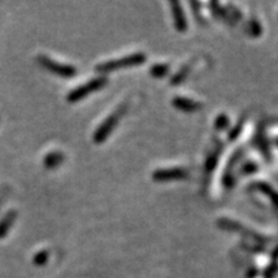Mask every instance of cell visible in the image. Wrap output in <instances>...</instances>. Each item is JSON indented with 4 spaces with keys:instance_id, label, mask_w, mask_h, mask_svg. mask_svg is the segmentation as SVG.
<instances>
[{
    "instance_id": "cell-1",
    "label": "cell",
    "mask_w": 278,
    "mask_h": 278,
    "mask_svg": "<svg viewBox=\"0 0 278 278\" xmlns=\"http://www.w3.org/2000/svg\"><path fill=\"white\" fill-rule=\"evenodd\" d=\"M144 60H146V55L144 54H132V55H128V57L120 58V60L108 61V62L98 66V70L102 72H108V71H112V70L123 69V67L141 65Z\"/></svg>"
},
{
    "instance_id": "cell-2",
    "label": "cell",
    "mask_w": 278,
    "mask_h": 278,
    "mask_svg": "<svg viewBox=\"0 0 278 278\" xmlns=\"http://www.w3.org/2000/svg\"><path fill=\"white\" fill-rule=\"evenodd\" d=\"M39 61L40 63L45 67L46 70L52 71L53 74L60 75V76H63V78H70V76H74L75 75V69L71 66H67V65H60L55 61L50 60L46 55H40L39 57Z\"/></svg>"
},
{
    "instance_id": "cell-3",
    "label": "cell",
    "mask_w": 278,
    "mask_h": 278,
    "mask_svg": "<svg viewBox=\"0 0 278 278\" xmlns=\"http://www.w3.org/2000/svg\"><path fill=\"white\" fill-rule=\"evenodd\" d=\"M104 79H95V80L89 81L86 85H81L79 88H76L75 90H72L69 94V102H76V100H80L81 98L86 97L89 93L94 92V90L99 89L100 86L104 85Z\"/></svg>"
},
{
    "instance_id": "cell-4",
    "label": "cell",
    "mask_w": 278,
    "mask_h": 278,
    "mask_svg": "<svg viewBox=\"0 0 278 278\" xmlns=\"http://www.w3.org/2000/svg\"><path fill=\"white\" fill-rule=\"evenodd\" d=\"M121 115H123V108L118 109L115 114H112V115L109 116V118L107 119V120L104 121L103 124H102V126H100L99 129L97 130V133H95L94 141L97 142V143H98V142L104 141V139L108 137V134L111 133V130L115 128L116 123H118L119 119L121 118Z\"/></svg>"
},
{
    "instance_id": "cell-5",
    "label": "cell",
    "mask_w": 278,
    "mask_h": 278,
    "mask_svg": "<svg viewBox=\"0 0 278 278\" xmlns=\"http://www.w3.org/2000/svg\"><path fill=\"white\" fill-rule=\"evenodd\" d=\"M184 172L181 169H172V170H160L155 174V178L157 181H165V179H177L183 178Z\"/></svg>"
},
{
    "instance_id": "cell-6",
    "label": "cell",
    "mask_w": 278,
    "mask_h": 278,
    "mask_svg": "<svg viewBox=\"0 0 278 278\" xmlns=\"http://www.w3.org/2000/svg\"><path fill=\"white\" fill-rule=\"evenodd\" d=\"M175 104L181 109H186V111H195V109L198 108L197 102L195 103V102L188 99H177L175 100Z\"/></svg>"
},
{
    "instance_id": "cell-7",
    "label": "cell",
    "mask_w": 278,
    "mask_h": 278,
    "mask_svg": "<svg viewBox=\"0 0 278 278\" xmlns=\"http://www.w3.org/2000/svg\"><path fill=\"white\" fill-rule=\"evenodd\" d=\"M173 7H174V15H177V16H175L177 26H178L179 30H183L184 26H186V22H184L183 18H182V11L179 9L178 4H173Z\"/></svg>"
},
{
    "instance_id": "cell-8",
    "label": "cell",
    "mask_w": 278,
    "mask_h": 278,
    "mask_svg": "<svg viewBox=\"0 0 278 278\" xmlns=\"http://www.w3.org/2000/svg\"><path fill=\"white\" fill-rule=\"evenodd\" d=\"M13 218H15V216L11 215V214H9V215H7V219L3 221V226H8L9 221H11V223H12ZM6 230H7V227H0V236L4 235V233H6Z\"/></svg>"
},
{
    "instance_id": "cell-9",
    "label": "cell",
    "mask_w": 278,
    "mask_h": 278,
    "mask_svg": "<svg viewBox=\"0 0 278 278\" xmlns=\"http://www.w3.org/2000/svg\"><path fill=\"white\" fill-rule=\"evenodd\" d=\"M166 70H168V67H165V66H155L152 69V74L156 75V76H161V75L165 74L163 71H166Z\"/></svg>"
}]
</instances>
